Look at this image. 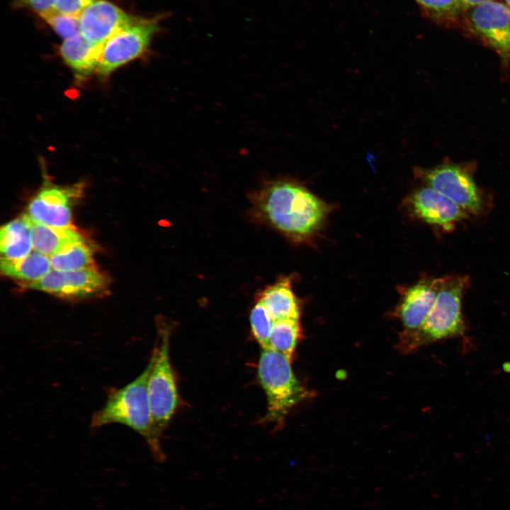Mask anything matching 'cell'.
Returning a JSON list of instances; mask_svg holds the SVG:
<instances>
[{"instance_id":"obj_9","label":"cell","mask_w":510,"mask_h":510,"mask_svg":"<svg viewBox=\"0 0 510 510\" xmlns=\"http://www.w3.org/2000/svg\"><path fill=\"white\" fill-rule=\"evenodd\" d=\"M408 210L418 219L445 232L453 230L470 215L441 193L426 186L412 193L405 200Z\"/></svg>"},{"instance_id":"obj_8","label":"cell","mask_w":510,"mask_h":510,"mask_svg":"<svg viewBox=\"0 0 510 510\" xmlns=\"http://www.w3.org/2000/svg\"><path fill=\"white\" fill-rule=\"evenodd\" d=\"M83 185H45L29 202L26 215L33 222L55 227H72V206L83 193Z\"/></svg>"},{"instance_id":"obj_19","label":"cell","mask_w":510,"mask_h":510,"mask_svg":"<svg viewBox=\"0 0 510 510\" xmlns=\"http://www.w3.org/2000/svg\"><path fill=\"white\" fill-rule=\"evenodd\" d=\"M52 269L71 271L93 266V249L86 240L68 246L50 256Z\"/></svg>"},{"instance_id":"obj_15","label":"cell","mask_w":510,"mask_h":510,"mask_svg":"<svg viewBox=\"0 0 510 510\" xmlns=\"http://www.w3.org/2000/svg\"><path fill=\"white\" fill-rule=\"evenodd\" d=\"M274 320L299 319V300L292 289L290 277H284L266 287L258 296Z\"/></svg>"},{"instance_id":"obj_21","label":"cell","mask_w":510,"mask_h":510,"mask_svg":"<svg viewBox=\"0 0 510 510\" xmlns=\"http://www.w3.org/2000/svg\"><path fill=\"white\" fill-rule=\"evenodd\" d=\"M274 321L264 305L257 300L251 310L249 322L252 334L261 348H268Z\"/></svg>"},{"instance_id":"obj_22","label":"cell","mask_w":510,"mask_h":510,"mask_svg":"<svg viewBox=\"0 0 510 510\" xmlns=\"http://www.w3.org/2000/svg\"><path fill=\"white\" fill-rule=\"evenodd\" d=\"M38 15L63 40L80 33L79 16L62 13L53 8Z\"/></svg>"},{"instance_id":"obj_7","label":"cell","mask_w":510,"mask_h":510,"mask_svg":"<svg viewBox=\"0 0 510 510\" xmlns=\"http://www.w3.org/2000/svg\"><path fill=\"white\" fill-rule=\"evenodd\" d=\"M428 186L450 199L470 215L484 211L482 194L470 174L455 165H442L420 174Z\"/></svg>"},{"instance_id":"obj_27","label":"cell","mask_w":510,"mask_h":510,"mask_svg":"<svg viewBox=\"0 0 510 510\" xmlns=\"http://www.w3.org/2000/svg\"><path fill=\"white\" fill-rule=\"evenodd\" d=\"M505 3L510 6V0H504Z\"/></svg>"},{"instance_id":"obj_14","label":"cell","mask_w":510,"mask_h":510,"mask_svg":"<svg viewBox=\"0 0 510 510\" xmlns=\"http://www.w3.org/2000/svg\"><path fill=\"white\" fill-rule=\"evenodd\" d=\"M103 45H96L81 33L64 40L60 53L64 62L79 78L96 70Z\"/></svg>"},{"instance_id":"obj_26","label":"cell","mask_w":510,"mask_h":510,"mask_svg":"<svg viewBox=\"0 0 510 510\" xmlns=\"http://www.w3.org/2000/svg\"><path fill=\"white\" fill-rule=\"evenodd\" d=\"M496 0H459L462 11H467L477 5Z\"/></svg>"},{"instance_id":"obj_10","label":"cell","mask_w":510,"mask_h":510,"mask_svg":"<svg viewBox=\"0 0 510 510\" xmlns=\"http://www.w3.org/2000/svg\"><path fill=\"white\" fill-rule=\"evenodd\" d=\"M107 283L103 274L91 266L71 271L51 269L27 287L62 297H81L101 291Z\"/></svg>"},{"instance_id":"obj_5","label":"cell","mask_w":510,"mask_h":510,"mask_svg":"<svg viewBox=\"0 0 510 510\" xmlns=\"http://www.w3.org/2000/svg\"><path fill=\"white\" fill-rule=\"evenodd\" d=\"M157 325V340L151 356L152 366L147 393L153 427L161 438L176 412L178 395L169 357L171 327L162 321Z\"/></svg>"},{"instance_id":"obj_23","label":"cell","mask_w":510,"mask_h":510,"mask_svg":"<svg viewBox=\"0 0 510 510\" xmlns=\"http://www.w3.org/2000/svg\"><path fill=\"white\" fill-rule=\"evenodd\" d=\"M431 17L436 19L452 18L462 8L459 0H415Z\"/></svg>"},{"instance_id":"obj_13","label":"cell","mask_w":510,"mask_h":510,"mask_svg":"<svg viewBox=\"0 0 510 510\" xmlns=\"http://www.w3.org/2000/svg\"><path fill=\"white\" fill-rule=\"evenodd\" d=\"M446 279V276L424 278L406 290L397 310L404 327L403 332H412L423 324Z\"/></svg>"},{"instance_id":"obj_11","label":"cell","mask_w":510,"mask_h":510,"mask_svg":"<svg viewBox=\"0 0 510 510\" xmlns=\"http://www.w3.org/2000/svg\"><path fill=\"white\" fill-rule=\"evenodd\" d=\"M135 16L109 1L98 0L80 14V33L89 42L103 45Z\"/></svg>"},{"instance_id":"obj_4","label":"cell","mask_w":510,"mask_h":510,"mask_svg":"<svg viewBox=\"0 0 510 510\" xmlns=\"http://www.w3.org/2000/svg\"><path fill=\"white\" fill-rule=\"evenodd\" d=\"M257 375L266 396L265 421L282 425L289 411L310 395L293 373L290 360L270 348H261Z\"/></svg>"},{"instance_id":"obj_20","label":"cell","mask_w":510,"mask_h":510,"mask_svg":"<svg viewBox=\"0 0 510 510\" xmlns=\"http://www.w3.org/2000/svg\"><path fill=\"white\" fill-rule=\"evenodd\" d=\"M300 332L299 319L275 320L268 348L283 354L291 361Z\"/></svg>"},{"instance_id":"obj_6","label":"cell","mask_w":510,"mask_h":510,"mask_svg":"<svg viewBox=\"0 0 510 510\" xmlns=\"http://www.w3.org/2000/svg\"><path fill=\"white\" fill-rule=\"evenodd\" d=\"M166 17L164 13L150 17L135 16L128 25L103 44L96 72L101 76H107L118 67L145 54Z\"/></svg>"},{"instance_id":"obj_2","label":"cell","mask_w":510,"mask_h":510,"mask_svg":"<svg viewBox=\"0 0 510 510\" xmlns=\"http://www.w3.org/2000/svg\"><path fill=\"white\" fill-rule=\"evenodd\" d=\"M152 366L150 358L144 370L132 381L108 392L104 405L91 416V428L99 429L110 424L126 426L142 436L153 458L158 463L165 460L160 438L153 427L147 382Z\"/></svg>"},{"instance_id":"obj_24","label":"cell","mask_w":510,"mask_h":510,"mask_svg":"<svg viewBox=\"0 0 510 510\" xmlns=\"http://www.w3.org/2000/svg\"><path fill=\"white\" fill-rule=\"evenodd\" d=\"M98 0H55L53 9L75 16L80 14L90 5Z\"/></svg>"},{"instance_id":"obj_25","label":"cell","mask_w":510,"mask_h":510,"mask_svg":"<svg viewBox=\"0 0 510 510\" xmlns=\"http://www.w3.org/2000/svg\"><path fill=\"white\" fill-rule=\"evenodd\" d=\"M55 1V0H14L13 5L16 8H28L38 14L52 8Z\"/></svg>"},{"instance_id":"obj_17","label":"cell","mask_w":510,"mask_h":510,"mask_svg":"<svg viewBox=\"0 0 510 510\" xmlns=\"http://www.w3.org/2000/svg\"><path fill=\"white\" fill-rule=\"evenodd\" d=\"M30 229L33 249L48 256L86 240L73 227H51L31 220Z\"/></svg>"},{"instance_id":"obj_1","label":"cell","mask_w":510,"mask_h":510,"mask_svg":"<svg viewBox=\"0 0 510 510\" xmlns=\"http://www.w3.org/2000/svg\"><path fill=\"white\" fill-rule=\"evenodd\" d=\"M251 200L264 221L298 242L316 235L332 210L330 205L291 180L266 182Z\"/></svg>"},{"instance_id":"obj_16","label":"cell","mask_w":510,"mask_h":510,"mask_svg":"<svg viewBox=\"0 0 510 510\" xmlns=\"http://www.w3.org/2000/svg\"><path fill=\"white\" fill-rule=\"evenodd\" d=\"M31 220L26 214L5 225L0 231L1 259L16 260L28 255L33 249Z\"/></svg>"},{"instance_id":"obj_3","label":"cell","mask_w":510,"mask_h":510,"mask_svg":"<svg viewBox=\"0 0 510 510\" xmlns=\"http://www.w3.org/2000/svg\"><path fill=\"white\" fill-rule=\"evenodd\" d=\"M470 285L464 275L446 276L445 283L423 324L412 332H402L400 345L404 351H412L421 346L464 334L462 315L463 294Z\"/></svg>"},{"instance_id":"obj_18","label":"cell","mask_w":510,"mask_h":510,"mask_svg":"<svg viewBox=\"0 0 510 510\" xmlns=\"http://www.w3.org/2000/svg\"><path fill=\"white\" fill-rule=\"evenodd\" d=\"M51 268L50 256L35 250L19 259H1L4 275L28 284L40 279Z\"/></svg>"},{"instance_id":"obj_12","label":"cell","mask_w":510,"mask_h":510,"mask_svg":"<svg viewBox=\"0 0 510 510\" xmlns=\"http://www.w3.org/2000/svg\"><path fill=\"white\" fill-rule=\"evenodd\" d=\"M467 11L475 32L496 49L504 52L510 51V6L493 1Z\"/></svg>"}]
</instances>
